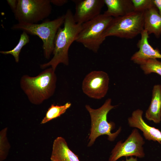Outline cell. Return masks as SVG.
<instances>
[{
    "mask_svg": "<svg viewBox=\"0 0 161 161\" xmlns=\"http://www.w3.org/2000/svg\"><path fill=\"white\" fill-rule=\"evenodd\" d=\"M64 15V27L59 28L55 37L53 57L48 62L40 65L41 69L50 66L55 71L60 64L66 66L69 65V49L72 43L76 41L82 24L75 22L73 15L70 9L66 11Z\"/></svg>",
    "mask_w": 161,
    "mask_h": 161,
    "instance_id": "1",
    "label": "cell"
},
{
    "mask_svg": "<svg viewBox=\"0 0 161 161\" xmlns=\"http://www.w3.org/2000/svg\"><path fill=\"white\" fill-rule=\"evenodd\" d=\"M144 12L134 11L125 16L113 18L104 33V36L126 39L136 37L144 30Z\"/></svg>",
    "mask_w": 161,
    "mask_h": 161,
    "instance_id": "6",
    "label": "cell"
},
{
    "mask_svg": "<svg viewBox=\"0 0 161 161\" xmlns=\"http://www.w3.org/2000/svg\"><path fill=\"white\" fill-rule=\"evenodd\" d=\"M64 14L53 20L45 21L40 24L18 22L13 25L11 29L13 30L22 31L28 34L38 36L43 42L44 56L46 59H49L53 52L56 33L64 24Z\"/></svg>",
    "mask_w": 161,
    "mask_h": 161,
    "instance_id": "3",
    "label": "cell"
},
{
    "mask_svg": "<svg viewBox=\"0 0 161 161\" xmlns=\"http://www.w3.org/2000/svg\"><path fill=\"white\" fill-rule=\"evenodd\" d=\"M30 41L29 36L26 32H23L20 35L18 43L12 49L7 51H0L2 54H10L14 57L15 61L18 63L19 61V55L22 48Z\"/></svg>",
    "mask_w": 161,
    "mask_h": 161,
    "instance_id": "19",
    "label": "cell"
},
{
    "mask_svg": "<svg viewBox=\"0 0 161 161\" xmlns=\"http://www.w3.org/2000/svg\"><path fill=\"white\" fill-rule=\"evenodd\" d=\"M51 161H80L78 156L69 147L64 138L58 137L54 140L50 157Z\"/></svg>",
    "mask_w": 161,
    "mask_h": 161,
    "instance_id": "13",
    "label": "cell"
},
{
    "mask_svg": "<svg viewBox=\"0 0 161 161\" xmlns=\"http://www.w3.org/2000/svg\"><path fill=\"white\" fill-rule=\"evenodd\" d=\"M145 143L143 137L135 128L124 142L120 140L117 142L111 152L109 161H117L123 157L143 158L145 156L143 147Z\"/></svg>",
    "mask_w": 161,
    "mask_h": 161,
    "instance_id": "8",
    "label": "cell"
},
{
    "mask_svg": "<svg viewBox=\"0 0 161 161\" xmlns=\"http://www.w3.org/2000/svg\"><path fill=\"white\" fill-rule=\"evenodd\" d=\"M113 17L100 14L82 24L76 41L94 53L97 52L106 39L103 34Z\"/></svg>",
    "mask_w": 161,
    "mask_h": 161,
    "instance_id": "5",
    "label": "cell"
},
{
    "mask_svg": "<svg viewBox=\"0 0 161 161\" xmlns=\"http://www.w3.org/2000/svg\"><path fill=\"white\" fill-rule=\"evenodd\" d=\"M52 11L50 0H18L14 14L18 23L35 24L48 18Z\"/></svg>",
    "mask_w": 161,
    "mask_h": 161,
    "instance_id": "7",
    "label": "cell"
},
{
    "mask_svg": "<svg viewBox=\"0 0 161 161\" xmlns=\"http://www.w3.org/2000/svg\"><path fill=\"white\" fill-rule=\"evenodd\" d=\"M139 65L145 74L155 73L161 76V62L157 59H148L142 61Z\"/></svg>",
    "mask_w": 161,
    "mask_h": 161,
    "instance_id": "18",
    "label": "cell"
},
{
    "mask_svg": "<svg viewBox=\"0 0 161 161\" xmlns=\"http://www.w3.org/2000/svg\"><path fill=\"white\" fill-rule=\"evenodd\" d=\"M112 102L111 99L108 98L101 106L97 109H94L88 105H85V108L89 114L91 120V128L88 146H92L97 138L100 136L107 135L108 140L112 141L120 133V128L115 132L112 133L114 124L112 122H109L107 121L108 113L117 106L112 105Z\"/></svg>",
    "mask_w": 161,
    "mask_h": 161,
    "instance_id": "4",
    "label": "cell"
},
{
    "mask_svg": "<svg viewBox=\"0 0 161 161\" xmlns=\"http://www.w3.org/2000/svg\"><path fill=\"white\" fill-rule=\"evenodd\" d=\"M143 110L140 109L133 111L128 119L129 126L140 130L146 140L161 144V131L146 123L143 117Z\"/></svg>",
    "mask_w": 161,
    "mask_h": 161,
    "instance_id": "11",
    "label": "cell"
},
{
    "mask_svg": "<svg viewBox=\"0 0 161 161\" xmlns=\"http://www.w3.org/2000/svg\"><path fill=\"white\" fill-rule=\"evenodd\" d=\"M7 130L6 127L0 132V161L6 159L10 147L7 136Z\"/></svg>",
    "mask_w": 161,
    "mask_h": 161,
    "instance_id": "20",
    "label": "cell"
},
{
    "mask_svg": "<svg viewBox=\"0 0 161 161\" xmlns=\"http://www.w3.org/2000/svg\"><path fill=\"white\" fill-rule=\"evenodd\" d=\"M144 29L148 35L153 34L158 38L161 35V15L156 7L144 12Z\"/></svg>",
    "mask_w": 161,
    "mask_h": 161,
    "instance_id": "16",
    "label": "cell"
},
{
    "mask_svg": "<svg viewBox=\"0 0 161 161\" xmlns=\"http://www.w3.org/2000/svg\"><path fill=\"white\" fill-rule=\"evenodd\" d=\"M71 105V103L69 102L61 106L55 105L54 104H51L48 109L45 117L41 120V124H45L60 117L65 113Z\"/></svg>",
    "mask_w": 161,
    "mask_h": 161,
    "instance_id": "17",
    "label": "cell"
},
{
    "mask_svg": "<svg viewBox=\"0 0 161 161\" xmlns=\"http://www.w3.org/2000/svg\"><path fill=\"white\" fill-rule=\"evenodd\" d=\"M141 38L137 44L139 50L131 56V60L139 65L142 61L149 58L161 59V53L157 49L154 48L149 44V35L144 30L140 34Z\"/></svg>",
    "mask_w": 161,
    "mask_h": 161,
    "instance_id": "12",
    "label": "cell"
},
{
    "mask_svg": "<svg viewBox=\"0 0 161 161\" xmlns=\"http://www.w3.org/2000/svg\"><path fill=\"white\" fill-rule=\"evenodd\" d=\"M107 8L103 14L114 18L122 16L134 11L131 0H104Z\"/></svg>",
    "mask_w": 161,
    "mask_h": 161,
    "instance_id": "14",
    "label": "cell"
},
{
    "mask_svg": "<svg viewBox=\"0 0 161 161\" xmlns=\"http://www.w3.org/2000/svg\"><path fill=\"white\" fill-rule=\"evenodd\" d=\"M7 2L14 13L17 7L18 0H7Z\"/></svg>",
    "mask_w": 161,
    "mask_h": 161,
    "instance_id": "22",
    "label": "cell"
},
{
    "mask_svg": "<svg viewBox=\"0 0 161 161\" xmlns=\"http://www.w3.org/2000/svg\"><path fill=\"white\" fill-rule=\"evenodd\" d=\"M109 78L103 71L94 70L88 73L83 79L82 89L89 97L100 99L106 95L109 88Z\"/></svg>",
    "mask_w": 161,
    "mask_h": 161,
    "instance_id": "9",
    "label": "cell"
},
{
    "mask_svg": "<svg viewBox=\"0 0 161 161\" xmlns=\"http://www.w3.org/2000/svg\"><path fill=\"white\" fill-rule=\"evenodd\" d=\"M145 117L148 120L156 124L161 121V85L155 84L153 87L151 103L146 110Z\"/></svg>",
    "mask_w": 161,
    "mask_h": 161,
    "instance_id": "15",
    "label": "cell"
},
{
    "mask_svg": "<svg viewBox=\"0 0 161 161\" xmlns=\"http://www.w3.org/2000/svg\"><path fill=\"white\" fill-rule=\"evenodd\" d=\"M51 3L58 6H61L68 2L67 0H51Z\"/></svg>",
    "mask_w": 161,
    "mask_h": 161,
    "instance_id": "23",
    "label": "cell"
},
{
    "mask_svg": "<svg viewBox=\"0 0 161 161\" xmlns=\"http://www.w3.org/2000/svg\"><path fill=\"white\" fill-rule=\"evenodd\" d=\"M75 12L73 15L75 22L82 24L100 14L105 3L104 0H73Z\"/></svg>",
    "mask_w": 161,
    "mask_h": 161,
    "instance_id": "10",
    "label": "cell"
},
{
    "mask_svg": "<svg viewBox=\"0 0 161 161\" xmlns=\"http://www.w3.org/2000/svg\"><path fill=\"white\" fill-rule=\"evenodd\" d=\"M55 72L50 67L36 76L25 75L21 76L20 81L21 88L31 103L40 105L53 95L57 81Z\"/></svg>",
    "mask_w": 161,
    "mask_h": 161,
    "instance_id": "2",
    "label": "cell"
},
{
    "mask_svg": "<svg viewBox=\"0 0 161 161\" xmlns=\"http://www.w3.org/2000/svg\"><path fill=\"white\" fill-rule=\"evenodd\" d=\"M154 3L161 15V0H153Z\"/></svg>",
    "mask_w": 161,
    "mask_h": 161,
    "instance_id": "24",
    "label": "cell"
},
{
    "mask_svg": "<svg viewBox=\"0 0 161 161\" xmlns=\"http://www.w3.org/2000/svg\"><path fill=\"white\" fill-rule=\"evenodd\" d=\"M122 161H137V157L134 158L133 157H131L129 158L126 157L125 160H123Z\"/></svg>",
    "mask_w": 161,
    "mask_h": 161,
    "instance_id": "25",
    "label": "cell"
},
{
    "mask_svg": "<svg viewBox=\"0 0 161 161\" xmlns=\"http://www.w3.org/2000/svg\"><path fill=\"white\" fill-rule=\"evenodd\" d=\"M135 11L145 12L156 7L153 0H131Z\"/></svg>",
    "mask_w": 161,
    "mask_h": 161,
    "instance_id": "21",
    "label": "cell"
}]
</instances>
